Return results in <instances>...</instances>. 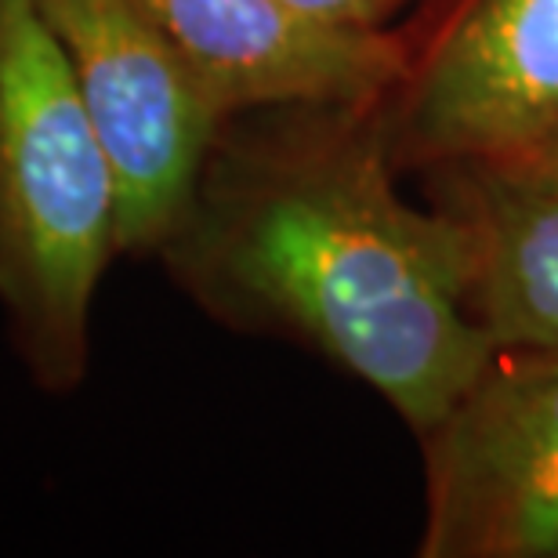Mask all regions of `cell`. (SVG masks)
<instances>
[{
  "mask_svg": "<svg viewBox=\"0 0 558 558\" xmlns=\"http://www.w3.org/2000/svg\"><path fill=\"white\" fill-rule=\"evenodd\" d=\"M381 106L232 117L160 254L207 308L308 341L421 435L494 341L461 218L403 196Z\"/></svg>",
  "mask_w": 558,
  "mask_h": 558,
  "instance_id": "6da1fadb",
  "label": "cell"
},
{
  "mask_svg": "<svg viewBox=\"0 0 558 558\" xmlns=\"http://www.w3.org/2000/svg\"><path fill=\"white\" fill-rule=\"evenodd\" d=\"M117 243V178L37 0H0V305L29 374L84 377Z\"/></svg>",
  "mask_w": 558,
  "mask_h": 558,
  "instance_id": "7a4b0ae2",
  "label": "cell"
},
{
  "mask_svg": "<svg viewBox=\"0 0 558 558\" xmlns=\"http://www.w3.org/2000/svg\"><path fill=\"white\" fill-rule=\"evenodd\" d=\"M117 178L120 254L163 251L226 117L142 0H37Z\"/></svg>",
  "mask_w": 558,
  "mask_h": 558,
  "instance_id": "3957f363",
  "label": "cell"
},
{
  "mask_svg": "<svg viewBox=\"0 0 558 558\" xmlns=\"http://www.w3.org/2000/svg\"><path fill=\"white\" fill-rule=\"evenodd\" d=\"M385 98L403 171L489 163L558 131V0H421Z\"/></svg>",
  "mask_w": 558,
  "mask_h": 558,
  "instance_id": "277c9868",
  "label": "cell"
},
{
  "mask_svg": "<svg viewBox=\"0 0 558 558\" xmlns=\"http://www.w3.org/2000/svg\"><path fill=\"white\" fill-rule=\"evenodd\" d=\"M421 442V558H558V352L494 349Z\"/></svg>",
  "mask_w": 558,
  "mask_h": 558,
  "instance_id": "5b68a950",
  "label": "cell"
},
{
  "mask_svg": "<svg viewBox=\"0 0 558 558\" xmlns=\"http://www.w3.org/2000/svg\"><path fill=\"white\" fill-rule=\"evenodd\" d=\"M226 117L385 102L407 70L403 26L355 29L290 0H142Z\"/></svg>",
  "mask_w": 558,
  "mask_h": 558,
  "instance_id": "8992f818",
  "label": "cell"
},
{
  "mask_svg": "<svg viewBox=\"0 0 558 558\" xmlns=\"http://www.w3.org/2000/svg\"><path fill=\"white\" fill-rule=\"evenodd\" d=\"M432 178L435 204L468 232V298L494 349L558 352V193L489 163L442 167Z\"/></svg>",
  "mask_w": 558,
  "mask_h": 558,
  "instance_id": "52a82bcc",
  "label": "cell"
},
{
  "mask_svg": "<svg viewBox=\"0 0 558 558\" xmlns=\"http://www.w3.org/2000/svg\"><path fill=\"white\" fill-rule=\"evenodd\" d=\"M301 11L338 26H355V29H392L396 19L403 15L417 0H290Z\"/></svg>",
  "mask_w": 558,
  "mask_h": 558,
  "instance_id": "ba28073f",
  "label": "cell"
},
{
  "mask_svg": "<svg viewBox=\"0 0 558 558\" xmlns=\"http://www.w3.org/2000/svg\"><path fill=\"white\" fill-rule=\"evenodd\" d=\"M489 167H497L500 174L515 178V182L530 185V189L558 193V131L526 145V149L505 156V160H489Z\"/></svg>",
  "mask_w": 558,
  "mask_h": 558,
  "instance_id": "9c48e42d",
  "label": "cell"
}]
</instances>
